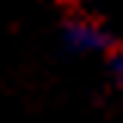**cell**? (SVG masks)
<instances>
[{
  "label": "cell",
  "instance_id": "2",
  "mask_svg": "<svg viewBox=\"0 0 123 123\" xmlns=\"http://www.w3.org/2000/svg\"><path fill=\"white\" fill-rule=\"evenodd\" d=\"M108 71H111V77L123 86V46H114V49L108 52Z\"/></svg>",
  "mask_w": 123,
  "mask_h": 123
},
{
  "label": "cell",
  "instance_id": "1",
  "mask_svg": "<svg viewBox=\"0 0 123 123\" xmlns=\"http://www.w3.org/2000/svg\"><path fill=\"white\" fill-rule=\"evenodd\" d=\"M62 37L68 49H74V52H111L114 49L111 34L92 18H68Z\"/></svg>",
  "mask_w": 123,
  "mask_h": 123
}]
</instances>
